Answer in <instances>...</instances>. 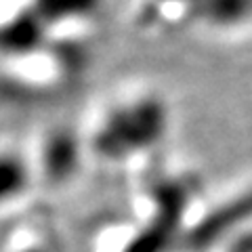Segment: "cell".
Returning a JSON list of instances; mask_svg holds the SVG:
<instances>
[{"label": "cell", "mask_w": 252, "mask_h": 252, "mask_svg": "<svg viewBox=\"0 0 252 252\" xmlns=\"http://www.w3.org/2000/svg\"><path fill=\"white\" fill-rule=\"evenodd\" d=\"M38 189L61 185L76 168L78 143L67 130L46 128L26 141Z\"/></svg>", "instance_id": "1"}, {"label": "cell", "mask_w": 252, "mask_h": 252, "mask_svg": "<svg viewBox=\"0 0 252 252\" xmlns=\"http://www.w3.org/2000/svg\"><path fill=\"white\" fill-rule=\"evenodd\" d=\"M38 191L26 141L0 139V215L15 212Z\"/></svg>", "instance_id": "2"}]
</instances>
